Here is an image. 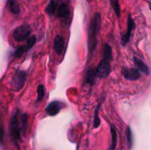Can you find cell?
Returning <instances> with one entry per match:
<instances>
[{"label":"cell","instance_id":"6da1fadb","mask_svg":"<svg viewBox=\"0 0 151 150\" xmlns=\"http://www.w3.org/2000/svg\"><path fill=\"white\" fill-rule=\"evenodd\" d=\"M100 24H101V16L100 13H95L93 15L90 22L88 29V60L91 58L94 51L97 49L98 44V35L100 32Z\"/></svg>","mask_w":151,"mask_h":150},{"label":"cell","instance_id":"7a4b0ae2","mask_svg":"<svg viewBox=\"0 0 151 150\" xmlns=\"http://www.w3.org/2000/svg\"><path fill=\"white\" fill-rule=\"evenodd\" d=\"M10 133L12 139L15 143H18L21 140L22 132L20 122V113L19 110L13 115L10 119Z\"/></svg>","mask_w":151,"mask_h":150},{"label":"cell","instance_id":"3957f363","mask_svg":"<svg viewBox=\"0 0 151 150\" xmlns=\"http://www.w3.org/2000/svg\"><path fill=\"white\" fill-rule=\"evenodd\" d=\"M27 78V74L25 71L16 69L12 77V87L13 91L19 92L23 88Z\"/></svg>","mask_w":151,"mask_h":150},{"label":"cell","instance_id":"277c9868","mask_svg":"<svg viewBox=\"0 0 151 150\" xmlns=\"http://www.w3.org/2000/svg\"><path fill=\"white\" fill-rule=\"evenodd\" d=\"M111 60H110V59L102 57V59L99 63L98 66L94 69L96 77L103 79V78H106L109 76V75L111 73Z\"/></svg>","mask_w":151,"mask_h":150},{"label":"cell","instance_id":"5b68a950","mask_svg":"<svg viewBox=\"0 0 151 150\" xmlns=\"http://www.w3.org/2000/svg\"><path fill=\"white\" fill-rule=\"evenodd\" d=\"M32 29L29 24H22L14 29L13 32V39L18 42H22L27 39L30 35Z\"/></svg>","mask_w":151,"mask_h":150},{"label":"cell","instance_id":"8992f818","mask_svg":"<svg viewBox=\"0 0 151 150\" xmlns=\"http://www.w3.org/2000/svg\"><path fill=\"white\" fill-rule=\"evenodd\" d=\"M35 42H36V37L35 35L30 37L29 38H28L26 44L22 46L19 47L16 51L13 52V57H16V58H19V57H22L26 51H29L30 49H32L33 47V46L35 45Z\"/></svg>","mask_w":151,"mask_h":150},{"label":"cell","instance_id":"52a82bcc","mask_svg":"<svg viewBox=\"0 0 151 150\" xmlns=\"http://www.w3.org/2000/svg\"><path fill=\"white\" fill-rule=\"evenodd\" d=\"M66 107V104L60 101H53L49 103L47 107H46V112L47 115L50 116H55L58 114L59 112Z\"/></svg>","mask_w":151,"mask_h":150},{"label":"cell","instance_id":"ba28073f","mask_svg":"<svg viewBox=\"0 0 151 150\" xmlns=\"http://www.w3.org/2000/svg\"><path fill=\"white\" fill-rule=\"evenodd\" d=\"M136 27V24L133 18L131 17V15L128 16V29H127L126 32L124 34L122 37H121V44L123 46H125L131 39V35H132V32L134 30Z\"/></svg>","mask_w":151,"mask_h":150},{"label":"cell","instance_id":"9c48e42d","mask_svg":"<svg viewBox=\"0 0 151 150\" xmlns=\"http://www.w3.org/2000/svg\"><path fill=\"white\" fill-rule=\"evenodd\" d=\"M54 15H55L56 17L59 18L61 20H68L70 17V9L69 5L65 3H62L60 5L56 7Z\"/></svg>","mask_w":151,"mask_h":150},{"label":"cell","instance_id":"30bf717a","mask_svg":"<svg viewBox=\"0 0 151 150\" xmlns=\"http://www.w3.org/2000/svg\"><path fill=\"white\" fill-rule=\"evenodd\" d=\"M122 74L125 79L129 81H136L139 79L141 76L139 71L137 69L134 68H127L124 67L122 69Z\"/></svg>","mask_w":151,"mask_h":150},{"label":"cell","instance_id":"8fae6325","mask_svg":"<svg viewBox=\"0 0 151 150\" xmlns=\"http://www.w3.org/2000/svg\"><path fill=\"white\" fill-rule=\"evenodd\" d=\"M54 49L58 55H60L63 53L64 49V39L62 35H58L55 36L54 41Z\"/></svg>","mask_w":151,"mask_h":150},{"label":"cell","instance_id":"7c38bea8","mask_svg":"<svg viewBox=\"0 0 151 150\" xmlns=\"http://www.w3.org/2000/svg\"><path fill=\"white\" fill-rule=\"evenodd\" d=\"M134 61L139 71L144 73L147 76L150 75V69H149V67L145 62H143L142 60L137 58V57H134Z\"/></svg>","mask_w":151,"mask_h":150},{"label":"cell","instance_id":"4fadbf2b","mask_svg":"<svg viewBox=\"0 0 151 150\" xmlns=\"http://www.w3.org/2000/svg\"><path fill=\"white\" fill-rule=\"evenodd\" d=\"M95 70L94 68H88L86 70V73L85 78H84V82L87 85H89L90 86L93 85L94 83V80H95Z\"/></svg>","mask_w":151,"mask_h":150},{"label":"cell","instance_id":"5bb4252c","mask_svg":"<svg viewBox=\"0 0 151 150\" xmlns=\"http://www.w3.org/2000/svg\"><path fill=\"white\" fill-rule=\"evenodd\" d=\"M7 7L13 14L18 15L20 13V7L17 0H7Z\"/></svg>","mask_w":151,"mask_h":150},{"label":"cell","instance_id":"9a60e30c","mask_svg":"<svg viewBox=\"0 0 151 150\" xmlns=\"http://www.w3.org/2000/svg\"><path fill=\"white\" fill-rule=\"evenodd\" d=\"M111 144L108 150H115L117 145V133L114 125L111 126Z\"/></svg>","mask_w":151,"mask_h":150},{"label":"cell","instance_id":"2e32d148","mask_svg":"<svg viewBox=\"0 0 151 150\" xmlns=\"http://www.w3.org/2000/svg\"><path fill=\"white\" fill-rule=\"evenodd\" d=\"M112 56H113V51H112L111 46L108 44L103 45V51H102V57H106V58L112 60Z\"/></svg>","mask_w":151,"mask_h":150},{"label":"cell","instance_id":"e0dca14e","mask_svg":"<svg viewBox=\"0 0 151 150\" xmlns=\"http://www.w3.org/2000/svg\"><path fill=\"white\" fill-rule=\"evenodd\" d=\"M125 136H126L127 146H128V149H131L133 146V134L130 126H127L126 131H125Z\"/></svg>","mask_w":151,"mask_h":150},{"label":"cell","instance_id":"ac0fdd59","mask_svg":"<svg viewBox=\"0 0 151 150\" xmlns=\"http://www.w3.org/2000/svg\"><path fill=\"white\" fill-rule=\"evenodd\" d=\"M20 122L21 126H22V135H24L25 132H26L28 124V115L27 113L20 115Z\"/></svg>","mask_w":151,"mask_h":150},{"label":"cell","instance_id":"d6986e66","mask_svg":"<svg viewBox=\"0 0 151 150\" xmlns=\"http://www.w3.org/2000/svg\"><path fill=\"white\" fill-rule=\"evenodd\" d=\"M102 102L99 103L98 105L96 107V110L94 111V127L98 128L100 125V120L99 118V110H100V107L101 106Z\"/></svg>","mask_w":151,"mask_h":150},{"label":"cell","instance_id":"ffe728a7","mask_svg":"<svg viewBox=\"0 0 151 150\" xmlns=\"http://www.w3.org/2000/svg\"><path fill=\"white\" fill-rule=\"evenodd\" d=\"M56 9V4L54 0H51L49 3V4L47 5V7H46L45 11L46 13H47L50 16H52V15H54L55 11Z\"/></svg>","mask_w":151,"mask_h":150},{"label":"cell","instance_id":"44dd1931","mask_svg":"<svg viewBox=\"0 0 151 150\" xmlns=\"http://www.w3.org/2000/svg\"><path fill=\"white\" fill-rule=\"evenodd\" d=\"M110 1L112 6H113L115 14L118 18H119V16H120V5H119V0H110Z\"/></svg>","mask_w":151,"mask_h":150},{"label":"cell","instance_id":"7402d4cb","mask_svg":"<svg viewBox=\"0 0 151 150\" xmlns=\"http://www.w3.org/2000/svg\"><path fill=\"white\" fill-rule=\"evenodd\" d=\"M45 95V90L43 85H39L37 88V100L38 101H41Z\"/></svg>","mask_w":151,"mask_h":150},{"label":"cell","instance_id":"603a6c76","mask_svg":"<svg viewBox=\"0 0 151 150\" xmlns=\"http://www.w3.org/2000/svg\"><path fill=\"white\" fill-rule=\"evenodd\" d=\"M3 138H4V130L2 126L0 124V146L3 145Z\"/></svg>","mask_w":151,"mask_h":150}]
</instances>
